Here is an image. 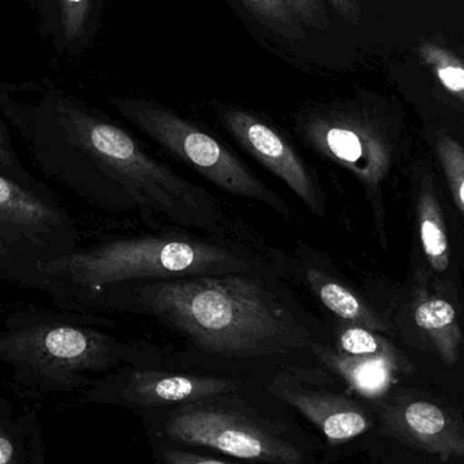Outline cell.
<instances>
[{
  "label": "cell",
  "instance_id": "obj_8",
  "mask_svg": "<svg viewBox=\"0 0 464 464\" xmlns=\"http://www.w3.org/2000/svg\"><path fill=\"white\" fill-rule=\"evenodd\" d=\"M219 124L259 165L280 179L316 218H324L327 198L318 171L276 125L240 106L212 101Z\"/></svg>",
  "mask_w": 464,
  "mask_h": 464
},
{
  "label": "cell",
  "instance_id": "obj_1",
  "mask_svg": "<svg viewBox=\"0 0 464 464\" xmlns=\"http://www.w3.org/2000/svg\"><path fill=\"white\" fill-rule=\"evenodd\" d=\"M22 143L41 173L84 201L114 208L124 192L151 230L195 228L225 237L227 219L214 196L152 157L100 111L52 92L22 130Z\"/></svg>",
  "mask_w": 464,
  "mask_h": 464
},
{
  "label": "cell",
  "instance_id": "obj_6",
  "mask_svg": "<svg viewBox=\"0 0 464 464\" xmlns=\"http://www.w3.org/2000/svg\"><path fill=\"white\" fill-rule=\"evenodd\" d=\"M79 248L75 220L53 190L0 174V280L43 292L40 267Z\"/></svg>",
  "mask_w": 464,
  "mask_h": 464
},
{
  "label": "cell",
  "instance_id": "obj_12",
  "mask_svg": "<svg viewBox=\"0 0 464 464\" xmlns=\"http://www.w3.org/2000/svg\"><path fill=\"white\" fill-rule=\"evenodd\" d=\"M38 408H18L0 395V464H45Z\"/></svg>",
  "mask_w": 464,
  "mask_h": 464
},
{
  "label": "cell",
  "instance_id": "obj_15",
  "mask_svg": "<svg viewBox=\"0 0 464 464\" xmlns=\"http://www.w3.org/2000/svg\"><path fill=\"white\" fill-rule=\"evenodd\" d=\"M316 359L340 373L352 387L370 397L383 392L392 383V373L386 354L379 356H349L337 349L313 343L310 346Z\"/></svg>",
  "mask_w": 464,
  "mask_h": 464
},
{
  "label": "cell",
  "instance_id": "obj_17",
  "mask_svg": "<svg viewBox=\"0 0 464 464\" xmlns=\"http://www.w3.org/2000/svg\"><path fill=\"white\" fill-rule=\"evenodd\" d=\"M420 232L430 264L439 272H443L449 266V240L435 198L430 193L422 198L420 207Z\"/></svg>",
  "mask_w": 464,
  "mask_h": 464
},
{
  "label": "cell",
  "instance_id": "obj_11",
  "mask_svg": "<svg viewBox=\"0 0 464 464\" xmlns=\"http://www.w3.org/2000/svg\"><path fill=\"white\" fill-rule=\"evenodd\" d=\"M270 392L316 425L329 443L351 440L370 428V420L356 403L341 395L310 389L294 373L281 372Z\"/></svg>",
  "mask_w": 464,
  "mask_h": 464
},
{
  "label": "cell",
  "instance_id": "obj_22",
  "mask_svg": "<svg viewBox=\"0 0 464 464\" xmlns=\"http://www.w3.org/2000/svg\"><path fill=\"white\" fill-rule=\"evenodd\" d=\"M439 150H440L441 160L446 165L452 192L458 204L464 209V152L450 139L440 140Z\"/></svg>",
  "mask_w": 464,
  "mask_h": 464
},
{
  "label": "cell",
  "instance_id": "obj_3",
  "mask_svg": "<svg viewBox=\"0 0 464 464\" xmlns=\"http://www.w3.org/2000/svg\"><path fill=\"white\" fill-rule=\"evenodd\" d=\"M253 261L242 250L177 231L114 237L79 247L40 267L44 294L57 308L78 311L90 297L133 281H165L245 273Z\"/></svg>",
  "mask_w": 464,
  "mask_h": 464
},
{
  "label": "cell",
  "instance_id": "obj_16",
  "mask_svg": "<svg viewBox=\"0 0 464 464\" xmlns=\"http://www.w3.org/2000/svg\"><path fill=\"white\" fill-rule=\"evenodd\" d=\"M251 15L285 40H304V26L295 16L286 0H240Z\"/></svg>",
  "mask_w": 464,
  "mask_h": 464
},
{
  "label": "cell",
  "instance_id": "obj_2",
  "mask_svg": "<svg viewBox=\"0 0 464 464\" xmlns=\"http://www.w3.org/2000/svg\"><path fill=\"white\" fill-rule=\"evenodd\" d=\"M245 273L124 284L90 297L78 313L147 314L184 335L198 351L230 359L310 348L314 338L304 322L269 284Z\"/></svg>",
  "mask_w": 464,
  "mask_h": 464
},
{
  "label": "cell",
  "instance_id": "obj_23",
  "mask_svg": "<svg viewBox=\"0 0 464 464\" xmlns=\"http://www.w3.org/2000/svg\"><path fill=\"white\" fill-rule=\"evenodd\" d=\"M92 0H62L63 24L70 40L83 34L92 14Z\"/></svg>",
  "mask_w": 464,
  "mask_h": 464
},
{
  "label": "cell",
  "instance_id": "obj_5",
  "mask_svg": "<svg viewBox=\"0 0 464 464\" xmlns=\"http://www.w3.org/2000/svg\"><path fill=\"white\" fill-rule=\"evenodd\" d=\"M111 101L130 124L218 189L258 201L284 219L291 218L288 203L276 190L219 139L192 120L150 98L114 97Z\"/></svg>",
  "mask_w": 464,
  "mask_h": 464
},
{
  "label": "cell",
  "instance_id": "obj_10",
  "mask_svg": "<svg viewBox=\"0 0 464 464\" xmlns=\"http://www.w3.org/2000/svg\"><path fill=\"white\" fill-rule=\"evenodd\" d=\"M237 383L226 378L158 371H120L84 390L87 402L154 406L193 403L237 392Z\"/></svg>",
  "mask_w": 464,
  "mask_h": 464
},
{
  "label": "cell",
  "instance_id": "obj_24",
  "mask_svg": "<svg viewBox=\"0 0 464 464\" xmlns=\"http://www.w3.org/2000/svg\"><path fill=\"white\" fill-rule=\"evenodd\" d=\"M300 24L316 32H326L330 22L322 0H286Z\"/></svg>",
  "mask_w": 464,
  "mask_h": 464
},
{
  "label": "cell",
  "instance_id": "obj_21",
  "mask_svg": "<svg viewBox=\"0 0 464 464\" xmlns=\"http://www.w3.org/2000/svg\"><path fill=\"white\" fill-rule=\"evenodd\" d=\"M425 60L432 65L441 83L455 94L464 97V64L457 57L435 45L422 48Z\"/></svg>",
  "mask_w": 464,
  "mask_h": 464
},
{
  "label": "cell",
  "instance_id": "obj_18",
  "mask_svg": "<svg viewBox=\"0 0 464 464\" xmlns=\"http://www.w3.org/2000/svg\"><path fill=\"white\" fill-rule=\"evenodd\" d=\"M337 351L349 356H379L386 354L384 343L371 330L343 322L337 327Z\"/></svg>",
  "mask_w": 464,
  "mask_h": 464
},
{
  "label": "cell",
  "instance_id": "obj_14",
  "mask_svg": "<svg viewBox=\"0 0 464 464\" xmlns=\"http://www.w3.org/2000/svg\"><path fill=\"white\" fill-rule=\"evenodd\" d=\"M395 427L411 436L413 443L443 458L464 457V436L455 430V422L430 402H414L402 411Z\"/></svg>",
  "mask_w": 464,
  "mask_h": 464
},
{
  "label": "cell",
  "instance_id": "obj_20",
  "mask_svg": "<svg viewBox=\"0 0 464 464\" xmlns=\"http://www.w3.org/2000/svg\"><path fill=\"white\" fill-rule=\"evenodd\" d=\"M14 146L15 144H14L10 132H8L7 127L3 121L2 113H0V174L8 177V179H15V181L33 188V189L48 190L49 188L45 184L38 181L27 170Z\"/></svg>",
  "mask_w": 464,
  "mask_h": 464
},
{
  "label": "cell",
  "instance_id": "obj_4",
  "mask_svg": "<svg viewBox=\"0 0 464 464\" xmlns=\"http://www.w3.org/2000/svg\"><path fill=\"white\" fill-rule=\"evenodd\" d=\"M94 314L27 305L5 316L0 327V362L13 368L11 384L24 394L86 390L87 373L105 372L132 362L138 349L109 333Z\"/></svg>",
  "mask_w": 464,
  "mask_h": 464
},
{
  "label": "cell",
  "instance_id": "obj_25",
  "mask_svg": "<svg viewBox=\"0 0 464 464\" xmlns=\"http://www.w3.org/2000/svg\"><path fill=\"white\" fill-rule=\"evenodd\" d=\"M332 5L333 10L345 19L348 24L357 26L362 21L360 11V0H327Z\"/></svg>",
  "mask_w": 464,
  "mask_h": 464
},
{
  "label": "cell",
  "instance_id": "obj_13",
  "mask_svg": "<svg viewBox=\"0 0 464 464\" xmlns=\"http://www.w3.org/2000/svg\"><path fill=\"white\" fill-rule=\"evenodd\" d=\"M297 276L300 283L338 319L346 324H357L368 330H378L383 324L373 311L362 302L348 286L316 265L297 261Z\"/></svg>",
  "mask_w": 464,
  "mask_h": 464
},
{
  "label": "cell",
  "instance_id": "obj_26",
  "mask_svg": "<svg viewBox=\"0 0 464 464\" xmlns=\"http://www.w3.org/2000/svg\"><path fill=\"white\" fill-rule=\"evenodd\" d=\"M163 458L168 464H231L214 459V458L200 457L190 452L173 451V450L163 452Z\"/></svg>",
  "mask_w": 464,
  "mask_h": 464
},
{
  "label": "cell",
  "instance_id": "obj_19",
  "mask_svg": "<svg viewBox=\"0 0 464 464\" xmlns=\"http://www.w3.org/2000/svg\"><path fill=\"white\" fill-rule=\"evenodd\" d=\"M414 321L436 340H443L449 330L457 327V311L446 300L430 299L417 307Z\"/></svg>",
  "mask_w": 464,
  "mask_h": 464
},
{
  "label": "cell",
  "instance_id": "obj_9",
  "mask_svg": "<svg viewBox=\"0 0 464 464\" xmlns=\"http://www.w3.org/2000/svg\"><path fill=\"white\" fill-rule=\"evenodd\" d=\"M300 140L322 160L337 163L375 187L386 163V150L372 121L359 111L338 105L308 106L295 114Z\"/></svg>",
  "mask_w": 464,
  "mask_h": 464
},
{
  "label": "cell",
  "instance_id": "obj_7",
  "mask_svg": "<svg viewBox=\"0 0 464 464\" xmlns=\"http://www.w3.org/2000/svg\"><path fill=\"white\" fill-rule=\"evenodd\" d=\"M165 427L173 441L207 447L239 459L275 464L302 460L299 450L250 417L198 402L171 413Z\"/></svg>",
  "mask_w": 464,
  "mask_h": 464
}]
</instances>
